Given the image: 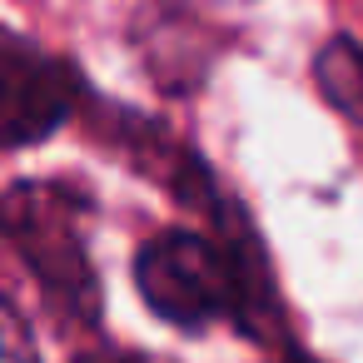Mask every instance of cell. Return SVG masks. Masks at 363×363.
I'll use <instances>...</instances> for the list:
<instances>
[{"label":"cell","instance_id":"6da1fadb","mask_svg":"<svg viewBox=\"0 0 363 363\" xmlns=\"http://www.w3.org/2000/svg\"><path fill=\"white\" fill-rule=\"evenodd\" d=\"M140 298L174 328H209L219 318L259 323L269 313L264 254L239 219V204L209 229H164L135 254Z\"/></svg>","mask_w":363,"mask_h":363},{"label":"cell","instance_id":"7a4b0ae2","mask_svg":"<svg viewBox=\"0 0 363 363\" xmlns=\"http://www.w3.org/2000/svg\"><path fill=\"white\" fill-rule=\"evenodd\" d=\"M0 234L21 254V264L30 269L45 303L60 318L90 323L100 313V279L90 259V199L80 184L65 179L11 184L0 194Z\"/></svg>","mask_w":363,"mask_h":363},{"label":"cell","instance_id":"3957f363","mask_svg":"<svg viewBox=\"0 0 363 363\" xmlns=\"http://www.w3.org/2000/svg\"><path fill=\"white\" fill-rule=\"evenodd\" d=\"M90 100L80 65L65 55L0 30V145L26 150L50 140L65 120H75Z\"/></svg>","mask_w":363,"mask_h":363},{"label":"cell","instance_id":"277c9868","mask_svg":"<svg viewBox=\"0 0 363 363\" xmlns=\"http://www.w3.org/2000/svg\"><path fill=\"white\" fill-rule=\"evenodd\" d=\"M313 80L323 90V100L348 115L353 125H363V45L348 40V35H333L318 60H313Z\"/></svg>","mask_w":363,"mask_h":363},{"label":"cell","instance_id":"5b68a950","mask_svg":"<svg viewBox=\"0 0 363 363\" xmlns=\"http://www.w3.org/2000/svg\"><path fill=\"white\" fill-rule=\"evenodd\" d=\"M0 363H40L35 353V338L26 328V318L0 298Z\"/></svg>","mask_w":363,"mask_h":363},{"label":"cell","instance_id":"8992f818","mask_svg":"<svg viewBox=\"0 0 363 363\" xmlns=\"http://www.w3.org/2000/svg\"><path fill=\"white\" fill-rule=\"evenodd\" d=\"M75 363H145V358L130 353V348H90V353H80Z\"/></svg>","mask_w":363,"mask_h":363},{"label":"cell","instance_id":"52a82bcc","mask_svg":"<svg viewBox=\"0 0 363 363\" xmlns=\"http://www.w3.org/2000/svg\"><path fill=\"white\" fill-rule=\"evenodd\" d=\"M284 363H308V358H298V353H289V358H284Z\"/></svg>","mask_w":363,"mask_h":363}]
</instances>
